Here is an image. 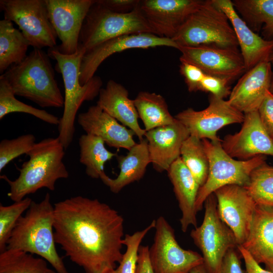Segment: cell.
I'll return each instance as SVG.
<instances>
[{
    "label": "cell",
    "instance_id": "cell-1",
    "mask_svg": "<svg viewBox=\"0 0 273 273\" xmlns=\"http://www.w3.org/2000/svg\"><path fill=\"white\" fill-rule=\"evenodd\" d=\"M55 240L85 273L114 270L123 253L124 219L97 199L77 196L54 204Z\"/></svg>",
    "mask_w": 273,
    "mask_h": 273
},
{
    "label": "cell",
    "instance_id": "cell-2",
    "mask_svg": "<svg viewBox=\"0 0 273 273\" xmlns=\"http://www.w3.org/2000/svg\"><path fill=\"white\" fill-rule=\"evenodd\" d=\"M65 150L58 137L36 143L27 154L29 159L18 168L20 174L16 179L12 180L6 175H1L10 186L8 197L16 202L41 188L54 191L58 179L69 176L63 162Z\"/></svg>",
    "mask_w": 273,
    "mask_h": 273
},
{
    "label": "cell",
    "instance_id": "cell-3",
    "mask_svg": "<svg viewBox=\"0 0 273 273\" xmlns=\"http://www.w3.org/2000/svg\"><path fill=\"white\" fill-rule=\"evenodd\" d=\"M54 206L47 193L39 203L32 201L25 215L17 221L6 249L23 251L45 259L57 273H69L55 246Z\"/></svg>",
    "mask_w": 273,
    "mask_h": 273
},
{
    "label": "cell",
    "instance_id": "cell-4",
    "mask_svg": "<svg viewBox=\"0 0 273 273\" xmlns=\"http://www.w3.org/2000/svg\"><path fill=\"white\" fill-rule=\"evenodd\" d=\"M50 59L42 49L34 48L23 61L12 66L2 75L16 96L42 108H61L64 98Z\"/></svg>",
    "mask_w": 273,
    "mask_h": 273
},
{
    "label": "cell",
    "instance_id": "cell-5",
    "mask_svg": "<svg viewBox=\"0 0 273 273\" xmlns=\"http://www.w3.org/2000/svg\"><path fill=\"white\" fill-rule=\"evenodd\" d=\"M86 49L80 44L77 51L69 55L61 53L56 47L48 49V54L57 61V69L64 81V110L58 124V138L65 150L73 141L75 120L80 107L84 101H92L99 96L103 84L101 77L95 75L84 84H80V67Z\"/></svg>",
    "mask_w": 273,
    "mask_h": 273
},
{
    "label": "cell",
    "instance_id": "cell-6",
    "mask_svg": "<svg viewBox=\"0 0 273 273\" xmlns=\"http://www.w3.org/2000/svg\"><path fill=\"white\" fill-rule=\"evenodd\" d=\"M172 39L178 48L239 47L235 31L227 16L212 0H205Z\"/></svg>",
    "mask_w": 273,
    "mask_h": 273
},
{
    "label": "cell",
    "instance_id": "cell-7",
    "mask_svg": "<svg viewBox=\"0 0 273 273\" xmlns=\"http://www.w3.org/2000/svg\"><path fill=\"white\" fill-rule=\"evenodd\" d=\"M209 160V173L200 187L196 202L197 211L201 210L208 197L217 189L229 185L245 187L252 172L266 163V157L259 155L247 160H236L222 148L221 141L202 140Z\"/></svg>",
    "mask_w": 273,
    "mask_h": 273
},
{
    "label": "cell",
    "instance_id": "cell-8",
    "mask_svg": "<svg viewBox=\"0 0 273 273\" xmlns=\"http://www.w3.org/2000/svg\"><path fill=\"white\" fill-rule=\"evenodd\" d=\"M142 33H152L139 5L129 13H119L109 10L95 1L83 22L79 44L87 51L109 39Z\"/></svg>",
    "mask_w": 273,
    "mask_h": 273
},
{
    "label": "cell",
    "instance_id": "cell-9",
    "mask_svg": "<svg viewBox=\"0 0 273 273\" xmlns=\"http://www.w3.org/2000/svg\"><path fill=\"white\" fill-rule=\"evenodd\" d=\"M204 206L202 223L191 231L190 236L202 252L207 272L219 273L225 254L238 244L232 231L219 216L214 193L208 197Z\"/></svg>",
    "mask_w": 273,
    "mask_h": 273
},
{
    "label": "cell",
    "instance_id": "cell-10",
    "mask_svg": "<svg viewBox=\"0 0 273 273\" xmlns=\"http://www.w3.org/2000/svg\"><path fill=\"white\" fill-rule=\"evenodd\" d=\"M4 18L15 23L34 48L56 47L57 35L46 0H1Z\"/></svg>",
    "mask_w": 273,
    "mask_h": 273
},
{
    "label": "cell",
    "instance_id": "cell-11",
    "mask_svg": "<svg viewBox=\"0 0 273 273\" xmlns=\"http://www.w3.org/2000/svg\"><path fill=\"white\" fill-rule=\"evenodd\" d=\"M154 242L149 247L150 260L155 273H190L203 264L201 255L186 250L177 242L174 229L165 217L156 219Z\"/></svg>",
    "mask_w": 273,
    "mask_h": 273
},
{
    "label": "cell",
    "instance_id": "cell-12",
    "mask_svg": "<svg viewBox=\"0 0 273 273\" xmlns=\"http://www.w3.org/2000/svg\"><path fill=\"white\" fill-rule=\"evenodd\" d=\"M174 117L188 129L190 135L200 140L219 142L221 140L217 132L225 126L242 123L244 114L228 100L210 95L209 105L205 109L196 111L188 108Z\"/></svg>",
    "mask_w": 273,
    "mask_h": 273
},
{
    "label": "cell",
    "instance_id": "cell-13",
    "mask_svg": "<svg viewBox=\"0 0 273 273\" xmlns=\"http://www.w3.org/2000/svg\"><path fill=\"white\" fill-rule=\"evenodd\" d=\"M180 62L199 68L206 75L219 77L230 83L246 71L238 48L213 46L179 47Z\"/></svg>",
    "mask_w": 273,
    "mask_h": 273
},
{
    "label": "cell",
    "instance_id": "cell-14",
    "mask_svg": "<svg viewBox=\"0 0 273 273\" xmlns=\"http://www.w3.org/2000/svg\"><path fill=\"white\" fill-rule=\"evenodd\" d=\"M50 21L61 43L56 49L64 55L75 53L85 17L96 0H46Z\"/></svg>",
    "mask_w": 273,
    "mask_h": 273
},
{
    "label": "cell",
    "instance_id": "cell-15",
    "mask_svg": "<svg viewBox=\"0 0 273 273\" xmlns=\"http://www.w3.org/2000/svg\"><path fill=\"white\" fill-rule=\"evenodd\" d=\"M217 208L222 221L232 231L238 246L250 233L257 204L245 187L229 185L216 190Z\"/></svg>",
    "mask_w": 273,
    "mask_h": 273
},
{
    "label": "cell",
    "instance_id": "cell-16",
    "mask_svg": "<svg viewBox=\"0 0 273 273\" xmlns=\"http://www.w3.org/2000/svg\"><path fill=\"white\" fill-rule=\"evenodd\" d=\"M167 47L178 49L174 41L151 33L132 34L107 40L86 51L80 67L79 81L83 85L95 76L98 68L109 56L131 49Z\"/></svg>",
    "mask_w": 273,
    "mask_h": 273
},
{
    "label": "cell",
    "instance_id": "cell-17",
    "mask_svg": "<svg viewBox=\"0 0 273 273\" xmlns=\"http://www.w3.org/2000/svg\"><path fill=\"white\" fill-rule=\"evenodd\" d=\"M204 0H143L139 8L152 32L172 39Z\"/></svg>",
    "mask_w": 273,
    "mask_h": 273
},
{
    "label": "cell",
    "instance_id": "cell-18",
    "mask_svg": "<svg viewBox=\"0 0 273 273\" xmlns=\"http://www.w3.org/2000/svg\"><path fill=\"white\" fill-rule=\"evenodd\" d=\"M241 129L226 135L221 141L224 150L232 157L247 160L259 155L273 157V140L260 121L257 111L244 114Z\"/></svg>",
    "mask_w": 273,
    "mask_h": 273
},
{
    "label": "cell",
    "instance_id": "cell-19",
    "mask_svg": "<svg viewBox=\"0 0 273 273\" xmlns=\"http://www.w3.org/2000/svg\"><path fill=\"white\" fill-rule=\"evenodd\" d=\"M190 135L188 129L179 121L147 131L151 163L159 172L167 171L180 156L183 143Z\"/></svg>",
    "mask_w": 273,
    "mask_h": 273
},
{
    "label": "cell",
    "instance_id": "cell-20",
    "mask_svg": "<svg viewBox=\"0 0 273 273\" xmlns=\"http://www.w3.org/2000/svg\"><path fill=\"white\" fill-rule=\"evenodd\" d=\"M271 74L268 61L246 71L231 90L229 103L244 114L257 111L269 91Z\"/></svg>",
    "mask_w": 273,
    "mask_h": 273
},
{
    "label": "cell",
    "instance_id": "cell-21",
    "mask_svg": "<svg viewBox=\"0 0 273 273\" xmlns=\"http://www.w3.org/2000/svg\"><path fill=\"white\" fill-rule=\"evenodd\" d=\"M227 16L235 31L246 71L268 61L273 49V39L263 38L252 30L240 17L231 0H212Z\"/></svg>",
    "mask_w": 273,
    "mask_h": 273
},
{
    "label": "cell",
    "instance_id": "cell-22",
    "mask_svg": "<svg viewBox=\"0 0 273 273\" xmlns=\"http://www.w3.org/2000/svg\"><path fill=\"white\" fill-rule=\"evenodd\" d=\"M77 121L86 133L101 138L109 147L129 150L136 144L132 131L120 124L97 105L79 113Z\"/></svg>",
    "mask_w": 273,
    "mask_h": 273
},
{
    "label": "cell",
    "instance_id": "cell-23",
    "mask_svg": "<svg viewBox=\"0 0 273 273\" xmlns=\"http://www.w3.org/2000/svg\"><path fill=\"white\" fill-rule=\"evenodd\" d=\"M97 105L132 131L140 141L144 139L146 131L140 127L133 100L129 98L128 90L122 85L109 80L101 89Z\"/></svg>",
    "mask_w": 273,
    "mask_h": 273
},
{
    "label": "cell",
    "instance_id": "cell-24",
    "mask_svg": "<svg viewBox=\"0 0 273 273\" xmlns=\"http://www.w3.org/2000/svg\"><path fill=\"white\" fill-rule=\"evenodd\" d=\"M181 212L179 221L185 233L190 225L197 226L196 202L200 186L180 157L167 171Z\"/></svg>",
    "mask_w": 273,
    "mask_h": 273
},
{
    "label": "cell",
    "instance_id": "cell-25",
    "mask_svg": "<svg viewBox=\"0 0 273 273\" xmlns=\"http://www.w3.org/2000/svg\"><path fill=\"white\" fill-rule=\"evenodd\" d=\"M241 246L273 272V208L257 205L250 233Z\"/></svg>",
    "mask_w": 273,
    "mask_h": 273
},
{
    "label": "cell",
    "instance_id": "cell-26",
    "mask_svg": "<svg viewBox=\"0 0 273 273\" xmlns=\"http://www.w3.org/2000/svg\"><path fill=\"white\" fill-rule=\"evenodd\" d=\"M120 171L115 178H111L105 173L100 179L113 193H119L125 186L141 179L144 175L151 159L146 139L131 147L125 156H117Z\"/></svg>",
    "mask_w": 273,
    "mask_h": 273
},
{
    "label": "cell",
    "instance_id": "cell-27",
    "mask_svg": "<svg viewBox=\"0 0 273 273\" xmlns=\"http://www.w3.org/2000/svg\"><path fill=\"white\" fill-rule=\"evenodd\" d=\"M30 46L21 31L15 28L12 21H0V73L21 63L27 57Z\"/></svg>",
    "mask_w": 273,
    "mask_h": 273
},
{
    "label": "cell",
    "instance_id": "cell-28",
    "mask_svg": "<svg viewBox=\"0 0 273 273\" xmlns=\"http://www.w3.org/2000/svg\"><path fill=\"white\" fill-rule=\"evenodd\" d=\"M133 102L146 131L172 124L176 120L170 113L165 99L159 94L142 91Z\"/></svg>",
    "mask_w": 273,
    "mask_h": 273
},
{
    "label": "cell",
    "instance_id": "cell-29",
    "mask_svg": "<svg viewBox=\"0 0 273 273\" xmlns=\"http://www.w3.org/2000/svg\"><path fill=\"white\" fill-rule=\"evenodd\" d=\"M105 142L100 137L90 134H82L78 140L79 162L85 167V173L93 178H100L104 172V165L117 154L108 150Z\"/></svg>",
    "mask_w": 273,
    "mask_h": 273
},
{
    "label": "cell",
    "instance_id": "cell-30",
    "mask_svg": "<svg viewBox=\"0 0 273 273\" xmlns=\"http://www.w3.org/2000/svg\"><path fill=\"white\" fill-rule=\"evenodd\" d=\"M235 10L253 31L263 24V31L273 36V0H233Z\"/></svg>",
    "mask_w": 273,
    "mask_h": 273
},
{
    "label": "cell",
    "instance_id": "cell-31",
    "mask_svg": "<svg viewBox=\"0 0 273 273\" xmlns=\"http://www.w3.org/2000/svg\"><path fill=\"white\" fill-rule=\"evenodd\" d=\"M47 262L32 254L6 249L0 253V273H56Z\"/></svg>",
    "mask_w": 273,
    "mask_h": 273
},
{
    "label": "cell",
    "instance_id": "cell-32",
    "mask_svg": "<svg viewBox=\"0 0 273 273\" xmlns=\"http://www.w3.org/2000/svg\"><path fill=\"white\" fill-rule=\"evenodd\" d=\"M11 86L3 75L0 76V119L12 113H24L31 115L50 124H59L60 119L44 110L24 103L15 97Z\"/></svg>",
    "mask_w": 273,
    "mask_h": 273
},
{
    "label": "cell",
    "instance_id": "cell-33",
    "mask_svg": "<svg viewBox=\"0 0 273 273\" xmlns=\"http://www.w3.org/2000/svg\"><path fill=\"white\" fill-rule=\"evenodd\" d=\"M180 157L200 187L202 186L208 175L209 163L202 140L190 135L183 143Z\"/></svg>",
    "mask_w": 273,
    "mask_h": 273
},
{
    "label": "cell",
    "instance_id": "cell-34",
    "mask_svg": "<svg viewBox=\"0 0 273 273\" xmlns=\"http://www.w3.org/2000/svg\"><path fill=\"white\" fill-rule=\"evenodd\" d=\"M257 205L273 208V169L266 164L255 169L245 187Z\"/></svg>",
    "mask_w": 273,
    "mask_h": 273
},
{
    "label": "cell",
    "instance_id": "cell-35",
    "mask_svg": "<svg viewBox=\"0 0 273 273\" xmlns=\"http://www.w3.org/2000/svg\"><path fill=\"white\" fill-rule=\"evenodd\" d=\"M32 200L29 197L14 202L11 205H0V252L6 249L7 244L19 219L30 207Z\"/></svg>",
    "mask_w": 273,
    "mask_h": 273
},
{
    "label": "cell",
    "instance_id": "cell-36",
    "mask_svg": "<svg viewBox=\"0 0 273 273\" xmlns=\"http://www.w3.org/2000/svg\"><path fill=\"white\" fill-rule=\"evenodd\" d=\"M156 219H154L147 227L133 234H126L123 238V245L126 246V251L119 265L114 270V273H136L139 250L141 244L147 234L152 229H154Z\"/></svg>",
    "mask_w": 273,
    "mask_h": 273
},
{
    "label": "cell",
    "instance_id": "cell-37",
    "mask_svg": "<svg viewBox=\"0 0 273 273\" xmlns=\"http://www.w3.org/2000/svg\"><path fill=\"white\" fill-rule=\"evenodd\" d=\"M36 141L32 134H26L13 139H4L0 142V171L14 159L27 153Z\"/></svg>",
    "mask_w": 273,
    "mask_h": 273
},
{
    "label": "cell",
    "instance_id": "cell-38",
    "mask_svg": "<svg viewBox=\"0 0 273 273\" xmlns=\"http://www.w3.org/2000/svg\"><path fill=\"white\" fill-rule=\"evenodd\" d=\"M230 84L225 79L205 74L200 84L199 90L224 99L230 95Z\"/></svg>",
    "mask_w": 273,
    "mask_h": 273
},
{
    "label": "cell",
    "instance_id": "cell-39",
    "mask_svg": "<svg viewBox=\"0 0 273 273\" xmlns=\"http://www.w3.org/2000/svg\"><path fill=\"white\" fill-rule=\"evenodd\" d=\"M179 71L184 77L188 90L195 92L199 90L200 84L204 73L196 66L186 62H180Z\"/></svg>",
    "mask_w": 273,
    "mask_h": 273
},
{
    "label": "cell",
    "instance_id": "cell-40",
    "mask_svg": "<svg viewBox=\"0 0 273 273\" xmlns=\"http://www.w3.org/2000/svg\"><path fill=\"white\" fill-rule=\"evenodd\" d=\"M257 111L262 125L273 140V94L269 91Z\"/></svg>",
    "mask_w": 273,
    "mask_h": 273
},
{
    "label": "cell",
    "instance_id": "cell-41",
    "mask_svg": "<svg viewBox=\"0 0 273 273\" xmlns=\"http://www.w3.org/2000/svg\"><path fill=\"white\" fill-rule=\"evenodd\" d=\"M96 2L109 9L119 13H126L133 11L139 5V0H96Z\"/></svg>",
    "mask_w": 273,
    "mask_h": 273
},
{
    "label": "cell",
    "instance_id": "cell-42",
    "mask_svg": "<svg viewBox=\"0 0 273 273\" xmlns=\"http://www.w3.org/2000/svg\"><path fill=\"white\" fill-rule=\"evenodd\" d=\"M219 273H244L235 249H230L225 254Z\"/></svg>",
    "mask_w": 273,
    "mask_h": 273
},
{
    "label": "cell",
    "instance_id": "cell-43",
    "mask_svg": "<svg viewBox=\"0 0 273 273\" xmlns=\"http://www.w3.org/2000/svg\"><path fill=\"white\" fill-rule=\"evenodd\" d=\"M136 273H155L149 256V247L141 245Z\"/></svg>",
    "mask_w": 273,
    "mask_h": 273
},
{
    "label": "cell",
    "instance_id": "cell-44",
    "mask_svg": "<svg viewBox=\"0 0 273 273\" xmlns=\"http://www.w3.org/2000/svg\"><path fill=\"white\" fill-rule=\"evenodd\" d=\"M237 249L244 260L246 273H273L262 268L242 246H238Z\"/></svg>",
    "mask_w": 273,
    "mask_h": 273
},
{
    "label": "cell",
    "instance_id": "cell-45",
    "mask_svg": "<svg viewBox=\"0 0 273 273\" xmlns=\"http://www.w3.org/2000/svg\"><path fill=\"white\" fill-rule=\"evenodd\" d=\"M268 61L269 62L271 67V74L269 92L273 94V49L269 55Z\"/></svg>",
    "mask_w": 273,
    "mask_h": 273
},
{
    "label": "cell",
    "instance_id": "cell-46",
    "mask_svg": "<svg viewBox=\"0 0 273 273\" xmlns=\"http://www.w3.org/2000/svg\"><path fill=\"white\" fill-rule=\"evenodd\" d=\"M190 273H208L205 267L204 264L194 268Z\"/></svg>",
    "mask_w": 273,
    "mask_h": 273
},
{
    "label": "cell",
    "instance_id": "cell-47",
    "mask_svg": "<svg viewBox=\"0 0 273 273\" xmlns=\"http://www.w3.org/2000/svg\"><path fill=\"white\" fill-rule=\"evenodd\" d=\"M114 270L112 271H111V272H109V273H114Z\"/></svg>",
    "mask_w": 273,
    "mask_h": 273
},
{
    "label": "cell",
    "instance_id": "cell-48",
    "mask_svg": "<svg viewBox=\"0 0 273 273\" xmlns=\"http://www.w3.org/2000/svg\"><path fill=\"white\" fill-rule=\"evenodd\" d=\"M272 169H273V167H272Z\"/></svg>",
    "mask_w": 273,
    "mask_h": 273
}]
</instances>
